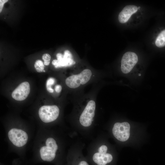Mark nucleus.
<instances>
[{"label": "nucleus", "instance_id": "6", "mask_svg": "<svg viewBox=\"0 0 165 165\" xmlns=\"http://www.w3.org/2000/svg\"><path fill=\"white\" fill-rule=\"evenodd\" d=\"M130 128V125L128 122L116 123L112 128V133L118 140L124 141L129 138Z\"/></svg>", "mask_w": 165, "mask_h": 165}, {"label": "nucleus", "instance_id": "17", "mask_svg": "<svg viewBox=\"0 0 165 165\" xmlns=\"http://www.w3.org/2000/svg\"><path fill=\"white\" fill-rule=\"evenodd\" d=\"M54 89L56 92L60 93L62 90V87L60 85H57L55 87Z\"/></svg>", "mask_w": 165, "mask_h": 165}, {"label": "nucleus", "instance_id": "16", "mask_svg": "<svg viewBox=\"0 0 165 165\" xmlns=\"http://www.w3.org/2000/svg\"><path fill=\"white\" fill-rule=\"evenodd\" d=\"M8 0H0V13H1L2 10L4 5L7 2Z\"/></svg>", "mask_w": 165, "mask_h": 165}, {"label": "nucleus", "instance_id": "8", "mask_svg": "<svg viewBox=\"0 0 165 165\" xmlns=\"http://www.w3.org/2000/svg\"><path fill=\"white\" fill-rule=\"evenodd\" d=\"M108 148L105 145H101L98 149V152L95 153L92 157L94 162L97 165H106L112 160L111 154L107 153Z\"/></svg>", "mask_w": 165, "mask_h": 165}, {"label": "nucleus", "instance_id": "10", "mask_svg": "<svg viewBox=\"0 0 165 165\" xmlns=\"http://www.w3.org/2000/svg\"><path fill=\"white\" fill-rule=\"evenodd\" d=\"M30 91V84L27 82L21 83L13 92L11 96L16 101H22L28 97Z\"/></svg>", "mask_w": 165, "mask_h": 165}, {"label": "nucleus", "instance_id": "12", "mask_svg": "<svg viewBox=\"0 0 165 165\" xmlns=\"http://www.w3.org/2000/svg\"><path fill=\"white\" fill-rule=\"evenodd\" d=\"M155 44L159 48L165 46V29L162 31L157 37L155 41Z\"/></svg>", "mask_w": 165, "mask_h": 165}, {"label": "nucleus", "instance_id": "9", "mask_svg": "<svg viewBox=\"0 0 165 165\" xmlns=\"http://www.w3.org/2000/svg\"><path fill=\"white\" fill-rule=\"evenodd\" d=\"M57 60H54L52 64L55 68L67 67L73 65L75 63L72 59L71 52L68 50L64 51V54L58 53L56 55Z\"/></svg>", "mask_w": 165, "mask_h": 165}, {"label": "nucleus", "instance_id": "7", "mask_svg": "<svg viewBox=\"0 0 165 165\" xmlns=\"http://www.w3.org/2000/svg\"><path fill=\"white\" fill-rule=\"evenodd\" d=\"M138 61V56L135 53L127 52L125 53L121 61V69L122 72L127 74L130 72Z\"/></svg>", "mask_w": 165, "mask_h": 165}, {"label": "nucleus", "instance_id": "18", "mask_svg": "<svg viewBox=\"0 0 165 165\" xmlns=\"http://www.w3.org/2000/svg\"><path fill=\"white\" fill-rule=\"evenodd\" d=\"M78 165H89L88 163L85 161H81L79 162Z\"/></svg>", "mask_w": 165, "mask_h": 165}, {"label": "nucleus", "instance_id": "11", "mask_svg": "<svg viewBox=\"0 0 165 165\" xmlns=\"http://www.w3.org/2000/svg\"><path fill=\"white\" fill-rule=\"evenodd\" d=\"M138 9L137 6L135 5H130L125 6L118 15L119 22L122 24L127 22L131 16L136 13Z\"/></svg>", "mask_w": 165, "mask_h": 165}, {"label": "nucleus", "instance_id": "13", "mask_svg": "<svg viewBox=\"0 0 165 165\" xmlns=\"http://www.w3.org/2000/svg\"><path fill=\"white\" fill-rule=\"evenodd\" d=\"M34 68L35 70L38 72H43L44 70L43 62L40 60H37L35 63Z\"/></svg>", "mask_w": 165, "mask_h": 165}, {"label": "nucleus", "instance_id": "20", "mask_svg": "<svg viewBox=\"0 0 165 165\" xmlns=\"http://www.w3.org/2000/svg\"><path fill=\"white\" fill-rule=\"evenodd\" d=\"M138 75L139 76L141 75V74H138Z\"/></svg>", "mask_w": 165, "mask_h": 165}, {"label": "nucleus", "instance_id": "5", "mask_svg": "<svg viewBox=\"0 0 165 165\" xmlns=\"http://www.w3.org/2000/svg\"><path fill=\"white\" fill-rule=\"evenodd\" d=\"M96 108L95 102L92 100L89 101L81 114L79 118V122L83 127H88L94 121Z\"/></svg>", "mask_w": 165, "mask_h": 165}, {"label": "nucleus", "instance_id": "1", "mask_svg": "<svg viewBox=\"0 0 165 165\" xmlns=\"http://www.w3.org/2000/svg\"><path fill=\"white\" fill-rule=\"evenodd\" d=\"M58 146L55 140L52 137L47 138L39 150L40 160L42 161L50 162L55 159Z\"/></svg>", "mask_w": 165, "mask_h": 165}, {"label": "nucleus", "instance_id": "15", "mask_svg": "<svg viewBox=\"0 0 165 165\" xmlns=\"http://www.w3.org/2000/svg\"><path fill=\"white\" fill-rule=\"evenodd\" d=\"M42 58L44 61V65L46 66L49 65L51 59L50 55L48 53H45L43 54Z\"/></svg>", "mask_w": 165, "mask_h": 165}, {"label": "nucleus", "instance_id": "14", "mask_svg": "<svg viewBox=\"0 0 165 165\" xmlns=\"http://www.w3.org/2000/svg\"><path fill=\"white\" fill-rule=\"evenodd\" d=\"M55 79L52 77L49 78L47 80L46 83V88L49 92L52 93L54 90L51 87V86L53 85L55 82Z\"/></svg>", "mask_w": 165, "mask_h": 165}, {"label": "nucleus", "instance_id": "19", "mask_svg": "<svg viewBox=\"0 0 165 165\" xmlns=\"http://www.w3.org/2000/svg\"><path fill=\"white\" fill-rule=\"evenodd\" d=\"M141 7L140 6H139L138 7V9H139Z\"/></svg>", "mask_w": 165, "mask_h": 165}, {"label": "nucleus", "instance_id": "3", "mask_svg": "<svg viewBox=\"0 0 165 165\" xmlns=\"http://www.w3.org/2000/svg\"><path fill=\"white\" fill-rule=\"evenodd\" d=\"M59 113V109L56 105H43L40 108L38 111L40 119L46 123L56 120L58 117Z\"/></svg>", "mask_w": 165, "mask_h": 165}, {"label": "nucleus", "instance_id": "4", "mask_svg": "<svg viewBox=\"0 0 165 165\" xmlns=\"http://www.w3.org/2000/svg\"><path fill=\"white\" fill-rule=\"evenodd\" d=\"M9 141L15 146L20 147L24 146L28 140V135L24 130L22 129L13 128L8 133Z\"/></svg>", "mask_w": 165, "mask_h": 165}, {"label": "nucleus", "instance_id": "2", "mask_svg": "<svg viewBox=\"0 0 165 165\" xmlns=\"http://www.w3.org/2000/svg\"><path fill=\"white\" fill-rule=\"evenodd\" d=\"M92 73L88 69L83 70L80 73L67 77L65 81L66 85L70 88H75L81 85L87 83L90 79Z\"/></svg>", "mask_w": 165, "mask_h": 165}]
</instances>
